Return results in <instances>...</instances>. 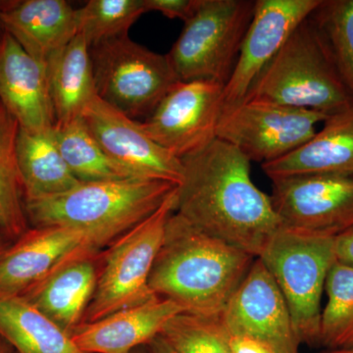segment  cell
Listing matches in <instances>:
<instances>
[{
  "mask_svg": "<svg viewBox=\"0 0 353 353\" xmlns=\"http://www.w3.org/2000/svg\"><path fill=\"white\" fill-rule=\"evenodd\" d=\"M176 194L178 187L152 215L101 252L97 288L83 323L97 321L158 297L150 287V273L163 241L167 222L175 212Z\"/></svg>",
  "mask_w": 353,
  "mask_h": 353,
  "instance_id": "obj_5",
  "label": "cell"
},
{
  "mask_svg": "<svg viewBox=\"0 0 353 353\" xmlns=\"http://www.w3.org/2000/svg\"><path fill=\"white\" fill-rule=\"evenodd\" d=\"M76 12L78 34L92 46L126 36L146 11L143 0H90Z\"/></svg>",
  "mask_w": 353,
  "mask_h": 353,
  "instance_id": "obj_27",
  "label": "cell"
},
{
  "mask_svg": "<svg viewBox=\"0 0 353 353\" xmlns=\"http://www.w3.org/2000/svg\"><path fill=\"white\" fill-rule=\"evenodd\" d=\"M182 162L175 212L204 233L259 257L283 225L271 196L252 182L250 160L216 139Z\"/></svg>",
  "mask_w": 353,
  "mask_h": 353,
  "instance_id": "obj_1",
  "label": "cell"
},
{
  "mask_svg": "<svg viewBox=\"0 0 353 353\" xmlns=\"http://www.w3.org/2000/svg\"><path fill=\"white\" fill-rule=\"evenodd\" d=\"M255 259L174 212L153 264L150 287L183 312L220 317Z\"/></svg>",
  "mask_w": 353,
  "mask_h": 353,
  "instance_id": "obj_2",
  "label": "cell"
},
{
  "mask_svg": "<svg viewBox=\"0 0 353 353\" xmlns=\"http://www.w3.org/2000/svg\"><path fill=\"white\" fill-rule=\"evenodd\" d=\"M7 2H8V0H0V43H1L2 39L4 38V36H6V34L3 23H2L1 13L2 11H3V9L6 8Z\"/></svg>",
  "mask_w": 353,
  "mask_h": 353,
  "instance_id": "obj_34",
  "label": "cell"
},
{
  "mask_svg": "<svg viewBox=\"0 0 353 353\" xmlns=\"http://www.w3.org/2000/svg\"><path fill=\"white\" fill-rule=\"evenodd\" d=\"M322 0H256L252 23L231 78L224 88V106L240 102L260 72L277 54L297 26Z\"/></svg>",
  "mask_w": 353,
  "mask_h": 353,
  "instance_id": "obj_14",
  "label": "cell"
},
{
  "mask_svg": "<svg viewBox=\"0 0 353 353\" xmlns=\"http://www.w3.org/2000/svg\"><path fill=\"white\" fill-rule=\"evenodd\" d=\"M319 345L326 350H353V267L334 262L326 284Z\"/></svg>",
  "mask_w": 353,
  "mask_h": 353,
  "instance_id": "obj_26",
  "label": "cell"
},
{
  "mask_svg": "<svg viewBox=\"0 0 353 353\" xmlns=\"http://www.w3.org/2000/svg\"><path fill=\"white\" fill-rule=\"evenodd\" d=\"M271 181L283 227L332 239L353 228V176L314 174Z\"/></svg>",
  "mask_w": 353,
  "mask_h": 353,
  "instance_id": "obj_11",
  "label": "cell"
},
{
  "mask_svg": "<svg viewBox=\"0 0 353 353\" xmlns=\"http://www.w3.org/2000/svg\"><path fill=\"white\" fill-rule=\"evenodd\" d=\"M55 124H66L82 116L95 94L90 46L77 34L48 65Z\"/></svg>",
  "mask_w": 353,
  "mask_h": 353,
  "instance_id": "obj_22",
  "label": "cell"
},
{
  "mask_svg": "<svg viewBox=\"0 0 353 353\" xmlns=\"http://www.w3.org/2000/svg\"><path fill=\"white\" fill-rule=\"evenodd\" d=\"M253 0H199L167 57L181 82L226 85L254 13Z\"/></svg>",
  "mask_w": 353,
  "mask_h": 353,
  "instance_id": "obj_7",
  "label": "cell"
},
{
  "mask_svg": "<svg viewBox=\"0 0 353 353\" xmlns=\"http://www.w3.org/2000/svg\"><path fill=\"white\" fill-rule=\"evenodd\" d=\"M221 320L230 336L252 339L273 353H301L287 303L260 259L253 262Z\"/></svg>",
  "mask_w": 353,
  "mask_h": 353,
  "instance_id": "obj_12",
  "label": "cell"
},
{
  "mask_svg": "<svg viewBox=\"0 0 353 353\" xmlns=\"http://www.w3.org/2000/svg\"><path fill=\"white\" fill-rule=\"evenodd\" d=\"M310 17L328 41L353 99V0H322Z\"/></svg>",
  "mask_w": 353,
  "mask_h": 353,
  "instance_id": "obj_29",
  "label": "cell"
},
{
  "mask_svg": "<svg viewBox=\"0 0 353 353\" xmlns=\"http://www.w3.org/2000/svg\"><path fill=\"white\" fill-rule=\"evenodd\" d=\"M0 101L21 129L54 127L48 66L28 54L7 32L0 43Z\"/></svg>",
  "mask_w": 353,
  "mask_h": 353,
  "instance_id": "obj_16",
  "label": "cell"
},
{
  "mask_svg": "<svg viewBox=\"0 0 353 353\" xmlns=\"http://www.w3.org/2000/svg\"><path fill=\"white\" fill-rule=\"evenodd\" d=\"M318 353H353V350H326Z\"/></svg>",
  "mask_w": 353,
  "mask_h": 353,
  "instance_id": "obj_37",
  "label": "cell"
},
{
  "mask_svg": "<svg viewBox=\"0 0 353 353\" xmlns=\"http://www.w3.org/2000/svg\"><path fill=\"white\" fill-rule=\"evenodd\" d=\"M176 187L139 178L81 182L63 194L25 201L26 214L32 227L78 230L101 252L152 215Z\"/></svg>",
  "mask_w": 353,
  "mask_h": 353,
  "instance_id": "obj_3",
  "label": "cell"
},
{
  "mask_svg": "<svg viewBox=\"0 0 353 353\" xmlns=\"http://www.w3.org/2000/svg\"><path fill=\"white\" fill-rule=\"evenodd\" d=\"M94 250L88 236L67 227H32L0 256V297L20 296L72 257Z\"/></svg>",
  "mask_w": 353,
  "mask_h": 353,
  "instance_id": "obj_15",
  "label": "cell"
},
{
  "mask_svg": "<svg viewBox=\"0 0 353 353\" xmlns=\"http://www.w3.org/2000/svg\"><path fill=\"white\" fill-rule=\"evenodd\" d=\"M328 115L271 102L243 99L225 105L217 139L238 148L250 162L275 161L294 152L315 136Z\"/></svg>",
  "mask_w": 353,
  "mask_h": 353,
  "instance_id": "obj_9",
  "label": "cell"
},
{
  "mask_svg": "<svg viewBox=\"0 0 353 353\" xmlns=\"http://www.w3.org/2000/svg\"><path fill=\"white\" fill-rule=\"evenodd\" d=\"M131 353H148V352H146V348L145 345V347H139L137 348V350H132Z\"/></svg>",
  "mask_w": 353,
  "mask_h": 353,
  "instance_id": "obj_38",
  "label": "cell"
},
{
  "mask_svg": "<svg viewBox=\"0 0 353 353\" xmlns=\"http://www.w3.org/2000/svg\"><path fill=\"white\" fill-rule=\"evenodd\" d=\"M148 353H179L161 334H158L145 345Z\"/></svg>",
  "mask_w": 353,
  "mask_h": 353,
  "instance_id": "obj_33",
  "label": "cell"
},
{
  "mask_svg": "<svg viewBox=\"0 0 353 353\" xmlns=\"http://www.w3.org/2000/svg\"><path fill=\"white\" fill-rule=\"evenodd\" d=\"M199 0H143L146 12L157 11L170 19H190L196 13Z\"/></svg>",
  "mask_w": 353,
  "mask_h": 353,
  "instance_id": "obj_30",
  "label": "cell"
},
{
  "mask_svg": "<svg viewBox=\"0 0 353 353\" xmlns=\"http://www.w3.org/2000/svg\"><path fill=\"white\" fill-rule=\"evenodd\" d=\"M182 312L183 309L174 301L158 296L97 321L83 323L71 338L83 353H131L148 345L174 316Z\"/></svg>",
  "mask_w": 353,
  "mask_h": 353,
  "instance_id": "obj_18",
  "label": "cell"
},
{
  "mask_svg": "<svg viewBox=\"0 0 353 353\" xmlns=\"http://www.w3.org/2000/svg\"><path fill=\"white\" fill-rule=\"evenodd\" d=\"M54 134L62 157L80 182L136 178L106 154L88 131L82 117L66 124H55Z\"/></svg>",
  "mask_w": 353,
  "mask_h": 353,
  "instance_id": "obj_25",
  "label": "cell"
},
{
  "mask_svg": "<svg viewBox=\"0 0 353 353\" xmlns=\"http://www.w3.org/2000/svg\"><path fill=\"white\" fill-rule=\"evenodd\" d=\"M332 115L353 106L328 41L309 16L260 72L245 99Z\"/></svg>",
  "mask_w": 353,
  "mask_h": 353,
  "instance_id": "obj_4",
  "label": "cell"
},
{
  "mask_svg": "<svg viewBox=\"0 0 353 353\" xmlns=\"http://www.w3.org/2000/svg\"><path fill=\"white\" fill-rule=\"evenodd\" d=\"M0 336L17 353H83L70 334L21 296L0 297Z\"/></svg>",
  "mask_w": 353,
  "mask_h": 353,
  "instance_id": "obj_23",
  "label": "cell"
},
{
  "mask_svg": "<svg viewBox=\"0 0 353 353\" xmlns=\"http://www.w3.org/2000/svg\"><path fill=\"white\" fill-rule=\"evenodd\" d=\"M160 334L179 353H232L230 334L221 316L179 313L165 325Z\"/></svg>",
  "mask_w": 353,
  "mask_h": 353,
  "instance_id": "obj_28",
  "label": "cell"
},
{
  "mask_svg": "<svg viewBox=\"0 0 353 353\" xmlns=\"http://www.w3.org/2000/svg\"><path fill=\"white\" fill-rule=\"evenodd\" d=\"M19 131V123L0 101V232L10 241L30 229L18 165Z\"/></svg>",
  "mask_w": 353,
  "mask_h": 353,
  "instance_id": "obj_24",
  "label": "cell"
},
{
  "mask_svg": "<svg viewBox=\"0 0 353 353\" xmlns=\"http://www.w3.org/2000/svg\"><path fill=\"white\" fill-rule=\"evenodd\" d=\"M305 145L261 165L271 180L285 176L333 174L353 176V106L332 114Z\"/></svg>",
  "mask_w": 353,
  "mask_h": 353,
  "instance_id": "obj_20",
  "label": "cell"
},
{
  "mask_svg": "<svg viewBox=\"0 0 353 353\" xmlns=\"http://www.w3.org/2000/svg\"><path fill=\"white\" fill-rule=\"evenodd\" d=\"M82 119L109 157L136 178L164 181L180 185L182 160L157 145L119 110L94 97L83 110Z\"/></svg>",
  "mask_w": 353,
  "mask_h": 353,
  "instance_id": "obj_13",
  "label": "cell"
},
{
  "mask_svg": "<svg viewBox=\"0 0 353 353\" xmlns=\"http://www.w3.org/2000/svg\"><path fill=\"white\" fill-rule=\"evenodd\" d=\"M336 261L353 267V228L334 238Z\"/></svg>",
  "mask_w": 353,
  "mask_h": 353,
  "instance_id": "obj_31",
  "label": "cell"
},
{
  "mask_svg": "<svg viewBox=\"0 0 353 353\" xmlns=\"http://www.w3.org/2000/svg\"><path fill=\"white\" fill-rule=\"evenodd\" d=\"M224 88L212 81H178L138 126L174 157H190L217 139Z\"/></svg>",
  "mask_w": 353,
  "mask_h": 353,
  "instance_id": "obj_10",
  "label": "cell"
},
{
  "mask_svg": "<svg viewBox=\"0 0 353 353\" xmlns=\"http://www.w3.org/2000/svg\"><path fill=\"white\" fill-rule=\"evenodd\" d=\"M1 19L7 34L46 66L78 34L76 10L65 0H8Z\"/></svg>",
  "mask_w": 353,
  "mask_h": 353,
  "instance_id": "obj_19",
  "label": "cell"
},
{
  "mask_svg": "<svg viewBox=\"0 0 353 353\" xmlns=\"http://www.w3.org/2000/svg\"><path fill=\"white\" fill-rule=\"evenodd\" d=\"M101 260V252L80 253L20 296L71 336L94 296Z\"/></svg>",
  "mask_w": 353,
  "mask_h": 353,
  "instance_id": "obj_17",
  "label": "cell"
},
{
  "mask_svg": "<svg viewBox=\"0 0 353 353\" xmlns=\"http://www.w3.org/2000/svg\"><path fill=\"white\" fill-rule=\"evenodd\" d=\"M232 353H273L257 341L245 336H230Z\"/></svg>",
  "mask_w": 353,
  "mask_h": 353,
  "instance_id": "obj_32",
  "label": "cell"
},
{
  "mask_svg": "<svg viewBox=\"0 0 353 353\" xmlns=\"http://www.w3.org/2000/svg\"><path fill=\"white\" fill-rule=\"evenodd\" d=\"M90 55L97 97L132 120L150 117L179 81L167 55L128 34L90 46Z\"/></svg>",
  "mask_w": 353,
  "mask_h": 353,
  "instance_id": "obj_8",
  "label": "cell"
},
{
  "mask_svg": "<svg viewBox=\"0 0 353 353\" xmlns=\"http://www.w3.org/2000/svg\"><path fill=\"white\" fill-rule=\"evenodd\" d=\"M0 353H17L3 338L0 336Z\"/></svg>",
  "mask_w": 353,
  "mask_h": 353,
  "instance_id": "obj_35",
  "label": "cell"
},
{
  "mask_svg": "<svg viewBox=\"0 0 353 353\" xmlns=\"http://www.w3.org/2000/svg\"><path fill=\"white\" fill-rule=\"evenodd\" d=\"M17 158L25 201L57 196L81 183L60 153L54 127L36 132L20 128Z\"/></svg>",
  "mask_w": 353,
  "mask_h": 353,
  "instance_id": "obj_21",
  "label": "cell"
},
{
  "mask_svg": "<svg viewBox=\"0 0 353 353\" xmlns=\"http://www.w3.org/2000/svg\"><path fill=\"white\" fill-rule=\"evenodd\" d=\"M10 245V240L7 239L6 236L0 232V256H1L2 253L6 252V248Z\"/></svg>",
  "mask_w": 353,
  "mask_h": 353,
  "instance_id": "obj_36",
  "label": "cell"
},
{
  "mask_svg": "<svg viewBox=\"0 0 353 353\" xmlns=\"http://www.w3.org/2000/svg\"><path fill=\"white\" fill-rule=\"evenodd\" d=\"M257 259L282 292L301 343L319 345L322 294L336 261L334 239L282 226Z\"/></svg>",
  "mask_w": 353,
  "mask_h": 353,
  "instance_id": "obj_6",
  "label": "cell"
}]
</instances>
